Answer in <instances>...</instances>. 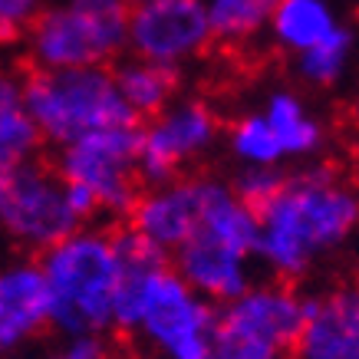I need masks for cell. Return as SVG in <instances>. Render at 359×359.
<instances>
[{
  "mask_svg": "<svg viewBox=\"0 0 359 359\" xmlns=\"http://www.w3.org/2000/svg\"><path fill=\"white\" fill-rule=\"evenodd\" d=\"M257 215V261L277 280L294 283L359 234V188L330 162L304 165Z\"/></svg>",
  "mask_w": 359,
  "mask_h": 359,
  "instance_id": "cell-1",
  "label": "cell"
},
{
  "mask_svg": "<svg viewBox=\"0 0 359 359\" xmlns=\"http://www.w3.org/2000/svg\"><path fill=\"white\" fill-rule=\"evenodd\" d=\"M53 294V330L66 339L106 337L116 330L122 264L109 228L83 224L36 257Z\"/></svg>",
  "mask_w": 359,
  "mask_h": 359,
  "instance_id": "cell-2",
  "label": "cell"
},
{
  "mask_svg": "<svg viewBox=\"0 0 359 359\" xmlns=\"http://www.w3.org/2000/svg\"><path fill=\"white\" fill-rule=\"evenodd\" d=\"M20 79L23 102L43 132L46 145L66 149L89 132L139 122L122 99L112 66L27 69Z\"/></svg>",
  "mask_w": 359,
  "mask_h": 359,
  "instance_id": "cell-3",
  "label": "cell"
},
{
  "mask_svg": "<svg viewBox=\"0 0 359 359\" xmlns=\"http://www.w3.org/2000/svg\"><path fill=\"white\" fill-rule=\"evenodd\" d=\"M306 323V294L294 283H254L248 294L218 306L208 359H290Z\"/></svg>",
  "mask_w": 359,
  "mask_h": 359,
  "instance_id": "cell-4",
  "label": "cell"
},
{
  "mask_svg": "<svg viewBox=\"0 0 359 359\" xmlns=\"http://www.w3.org/2000/svg\"><path fill=\"white\" fill-rule=\"evenodd\" d=\"M129 11H86L53 0L23 36L27 63L30 69L116 66L129 50Z\"/></svg>",
  "mask_w": 359,
  "mask_h": 359,
  "instance_id": "cell-5",
  "label": "cell"
},
{
  "mask_svg": "<svg viewBox=\"0 0 359 359\" xmlns=\"http://www.w3.org/2000/svg\"><path fill=\"white\" fill-rule=\"evenodd\" d=\"M218 327V306L195 294L172 264L149 277L139 300L135 337L152 359H208Z\"/></svg>",
  "mask_w": 359,
  "mask_h": 359,
  "instance_id": "cell-6",
  "label": "cell"
},
{
  "mask_svg": "<svg viewBox=\"0 0 359 359\" xmlns=\"http://www.w3.org/2000/svg\"><path fill=\"white\" fill-rule=\"evenodd\" d=\"M0 224L17 248L36 257L83 228L69 208L66 178L46 162L0 172Z\"/></svg>",
  "mask_w": 359,
  "mask_h": 359,
  "instance_id": "cell-7",
  "label": "cell"
},
{
  "mask_svg": "<svg viewBox=\"0 0 359 359\" xmlns=\"http://www.w3.org/2000/svg\"><path fill=\"white\" fill-rule=\"evenodd\" d=\"M142 126H112L89 132L56 152V172L73 185H86L99 198V211L109 218H129L145 185L139 175Z\"/></svg>",
  "mask_w": 359,
  "mask_h": 359,
  "instance_id": "cell-8",
  "label": "cell"
},
{
  "mask_svg": "<svg viewBox=\"0 0 359 359\" xmlns=\"http://www.w3.org/2000/svg\"><path fill=\"white\" fill-rule=\"evenodd\" d=\"M221 119L205 99L185 96L142 126L139 175L145 188H162L182 178V168L195 162L218 142Z\"/></svg>",
  "mask_w": 359,
  "mask_h": 359,
  "instance_id": "cell-9",
  "label": "cell"
},
{
  "mask_svg": "<svg viewBox=\"0 0 359 359\" xmlns=\"http://www.w3.org/2000/svg\"><path fill=\"white\" fill-rule=\"evenodd\" d=\"M215 43L205 0H132L129 53L182 69Z\"/></svg>",
  "mask_w": 359,
  "mask_h": 359,
  "instance_id": "cell-10",
  "label": "cell"
},
{
  "mask_svg": "<svg viewBox=\"0 0 359 359\" xmlns=\"http://www.w3.org/2000/svg\"><path fill=\"white\" fill-rule=\"evenodd\" d=\"M290 359H359V280L306 294V323Z\"/></svg>",
  "mask_w": 359,
  "mask_h": 359,
  "instance_id": "cell-11",
  "label": "cell"
},
{
  "mask_svg": "<svg viewBox=\"0 0 359 359\" xmlns=\"http://www.w3.org/2000/svg\"><path fill=\"white\" fill-rule=\"evenodd\" d=\"M53 327V294L36 257L11 264L0 273V349L17 353Z\"/></svg>",
  "mask_w": 359,
  "mask_h": 359,
  "instance_id": "cell-12",
  "label": "cell"
},
{
  "mask_svg": "<svg viewBox=\"0 0 359 359\" xmlns=\"http://www.w3.org/2000/svg\"><path fill=\"white\" fill-rule=\"evenodd\" d=\"M126 224L168 254L185 248L201 224V175H182L162 188H145Z\"/></svg>",
  "mask_w": 359,
  "mask_h": 359,
  "instance_id": "cell-13",
  "label": "cell"
},
{
  "mask_svg": "<svg viewBox=\"0 0 359 359\" xmlns=\"http://www.w3.org/2000/svg\"><path fill=\"white\" fill-rule=\"evenodd\" d=\"M172 267L195 294L215 306L231 304L254 287V261L205 238H191L185 248L175 250Z\"/></svg>",
  "mask_w": 359,
  "mask_h": 359,
  "instance_id": "cell-14",
  "label": "cell"
},
{
  "mask_svg": "<svg viewBox=\"0 0 359 359\" xmlns=\"http://www.w3.org/2000/svg\"><path fill=\"white\" fill-rule=\"evenodd\" d=\"M112 73H116L126 106L139 122H152L178 99L182 69H175V66H158L149 60H139V56H129V60H119L112 66Z\"/></svg>",
  "mask_w": 359,
  "mask_h": 359,
  "instance_id": "cell-15",
  "label": "cell"
},
{
  "mask_svg": "<svg viewBox=\"0 0 359 359\" xmlns=\"http://www.w3.org/2000/svg\"><path fill=\"white\" fill-rule=\"evenodd\" d=\"M339 27L343 23L333 0H280L267 36L277 43V50L300 56L316 43L330 40Z\"/></svg>",
  "mask_w": 359,
  "mask_h": 359,
  "instance_id": "cell-16",
  "label": "cell"
},
{
  "mask_svg": "<svg viewBox=\"0 0 359 359\" xmlns=\"http://www.w3.org/2000/svg\"><path fill=\"white\" fill-rule=\"evenodd\" d=\"M46 145L43 132L30 116L23 102V79L4 76L0 83V165L17 168V165L36 162V152Z\"/></svg>",
  "mask_w": 359,
  "mask_h": 359,
  "instance_id": "cell-17",
  "label": "cell"
},
{
  "mask_svg": "<svg viewBox=\"0 0 359 359\" xmlns=\"http://www.w3.org/2000/svg\"><path fill=\"white\" fill-rule=\"evenodd\" d=\"M264 116L273 126L280 139L287 158H310L323 145V126L313 112L306 109V102L290 89H273L264 102Z\"/></svg>",
  "mask_w": 359,
  "mask_h": 359,
  "instance_id": "cell-18",
  "label": "cell"
},
{
  "mask_svg": "<svg viewBox=\"0 0 359 359\" xmlns=\"http://www.w3.org/2000/svg\"><path fill=\"white\" fill-rule=\"evenodd\" d=\"M280 0H205L215 43L244 46L271 30L273 11Z\"/></svg>",
  "mask_w": 359,
  "mask_h": 359,
  "instance_id": "cell-19",
  "label": "cell"
},
{
  "mask_svg": "<svg viewBox=\"0 0 359 359\" xmlns=\"http://www.w3.org/2000/svg\"><path fill=\"white\" fill-rule=\"evenodd\" d=\"M228 149L244 168H280L287 162V152L264 112H248L231 122Z\"/></svg>",
  "mask_w": 359,
  "mask_h": 359,
  "instance_id": "cell-20",
  "label": "cell"
},
{
  "mask_svg": "<svg viewBox=\"0 0 359 359\" xmlns=\"http://www.w3.org/2000/svg\"><path fill=\"white\" fill-rule=\"evenodd\" d=\"M353 46H356V33L343 23V27H339L330 40L316 43L313 50H306V53L294 56V60H297V76L304 79L306 86H316V89L337 86L339 79L346 76V66H349V56H353Z\"/></svg>",
  "mask_w": 359,
  "mask_h": 359,
  "instance_id": "cell-21",
  "label": "cell"
},
{
  "mask_svg": "<svg viewBox=\"0 0 359 359\" xmlns=\"http://www.w3.org/2000/svg\"><path fill=\"white\" fill-rule=\"evenodd\" d=\"M287 178H290V172H283V165L280 168H241L231 178V188L238 191L241 201H248L254 211H261L283 191Z\"/></svg>",
  "mask_w": 359,
  "mask_h": 359,
  "instance_id": "cell-22",
  "label": "cell"
},
{
  "mask_svg": "<svg viewBox=\"0 0 359 359\" xmlns=\"http://www.w3.org/2000/svg\"><path fill=\"white\" fill-rule=\"evenodd\" d=\"M46 7L50 0H0V36L7 43H23V36Z\"/></svg>",
  "mask_w": 359,
  "mask_h": 359,
  "instance_id": "cell-23",
  "label": "cell"
},
{
  "mask_svg": "<svg viewBox=\"0 0 359 359\" xmlns=\"http://www.w3.org/2000/svg\"><path fill=\"white\" fill-rule=\"evenodd\" d=\"M46 359H112L109 346H106V337H76L66 339V346H60L53 356Z\"/></svg>",
  "mask_w": 359,
  "mask_h": 359,
  "instance_id": "cell-24",
  "label": "cell"
},
{
  "mask_svg": "<svg viewBox=\"0 0 359 359\" xmlns=\"http://www.w3.org/2000/svg\"><path fill=\"white\" fill-rule=\"evenodd\" d=\"M349 112H353V126L359 129V83H356V93H353V102H349Z\"/></svg>",
  "mask_w": 359,
  "mask_h": 359,
  "instance_id": "cell-25",
  "label": "cell"
},
{
  "mask_svg": "<svg viewBox=\"0 0 359 359\" xmlns=\"http://www.w3.org/2000/svg\"><path fill=\"white\" fill-rule=\"evenodd\" d=\"M353 267H356V280H359V248H356V261H353Z\"/></svg>",
  "mask_w": 359,
  "mask_h": 359,
  "instance_id": "cell-26",
  "label": "cell"
}]
</instances>
